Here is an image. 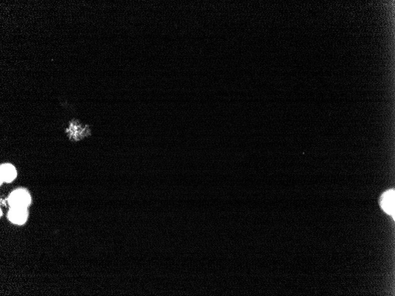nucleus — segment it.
<instances>
[{
    "label": "nucleus",
    "instance_id": "f257e3e1",
    "mask_svg": "<svg viewBox=\"0 0 395 296\" xmlns=\"http://www.w3.org/2000/svg\"><path fill=\"white\" fill-rule=\"evenodd\" d=\"M11 208H26L32 202L29 192L24 189H19L12 192L8 198Z\"/></svg>",
    "mask_w": 395,
    "mask_h": 296
},
{
    "label": "nucleus",
    "instance_id": "f03ea898",
    "mask_svg": "<svg viewBox=\"0 0 395 296\" xmlns=\"http://www.w3.org/2000/svg\"><path fill=\"white\" fill-rule=\"evenodd\" d=\"M395 191L389 190L382 195L380 199V205L383 210L395 219Z\"/></svg>",
    "mask_w": 395,
    "mask_h": 296
},
{
    "label": "nucleus",
    "instance_id": "7ed1b4c3",
    "mask_svg": "<svg viewBox=\"0 0 395 296\" xmlns=\"http://www.w3.org/2000/svg\"><path fill=\"white\" fill-rule=\"evenodd\" d=\"M28 211L26 208H11L8 211V218L16 225H23L27 221Z\"/></svg>",
    "mask_w": 395,
    "mask_h": 296
},
{
    "label": "nucleus",
    "instance_id": "20e7f679",
    "mask_svg": "<svg viewBox=\"0 0 395 296\" xmlns=\"http://www.w3.org/2000/svg\"><path fill=\"white\" fill-rule=\"evenodd\" d=\"M0 172H1V184L3 182H12L15 179L18 175L15 166L11 164H1Z\"/></svg>",
    "mask_w": 395,
    "mask_h": 296
}]
</instances>
